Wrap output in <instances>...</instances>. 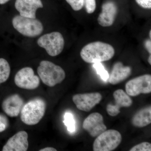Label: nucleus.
Here are the masks:
<instances>
[{"label": "nucleus", "mask_w": 151, "mask_h": 151, "mask_svg": "<svg viewBox=\"0 0 151 151\" xmlns=\"http://www.w3.org/2000/svg\"><path fill=\"white\" fill-rule=\"evenodd\" d=\"M114 47L109 44L97 41L86 45L80 52L82 60L87 63L108 61L115 55Z\"/></svg>", "instance_id": "1"}, {"label": "nucleus", "mask_w": 151, "mask_h": 151, "mask_svg": "<svg viewBox=\"0 0 151 151\" xmlns=\"http://www.w3.org/2000/svg\"><path fill=\"white\" fill-rule=\"evenodd\" d=\"M46 103L43 99L36 98L25 104L20 112L22 122L28 126L39 123L45 114Z\"/></svg>", "instance_id": "2"}, {"label": "nucleus", "mask_w": 151, "mask_h": 151, "mask_svg": "<svg viewBox=\"0 0 151 151\" xmlns=\"http://www.w3.org/2000/svg\"><path fill=\"white\" fill-rule=\"evenodd\" d=\"M37 71L42 82L49 87L60 84L65 77V71L62 68L48 60L41 61Z\"/></svg>", "instance_id": "3"}, {"label": "nucleus", "mask_w": 151, "mask_h": 151, "mask_svg": "<svg viewBox=\"0 0 151 151\" xmlns=\"http://www.w3.org/2000/svg\"><path fill=\"white\" fill-rule=\"evenodd\" d=\"M12 24L14 28L21 34L28 37L40 35L43 30V25L36 18L16 16L13 19Z\"/></svg>", "instance_id": "4"}, {"label": "nucleus", "mask_w": 151, "mask_h": 151, "mask_svg": "<svg viewBox=\"0 0 151 151\" xmlns=\"http://www.w3.org/2000/svg\"><path fill=\"white\" fill-rule=\"evenodd\" d=\"M122 136L116 130H106L97 136L94 141V151H111L118 147L122 142Z\"/></svg>", "instance_id": "5"}, {"label": "nucleus", "mask_w": 151, "mask_h": 151, "mask_svg": "<svg viewBox=\"0 0 151 151\" xmlns=\"http://www.w3.org/2000/svg\"><path fill=\"white\" fill-rule=\"evenodd\" d=\"M38 45L45 50L50 56L58 55L64 48L65 41L62 35L53 32L42 36L37 40Z\"/></svg>", "instance_id": "6"}, {"label": "nucleus", "mask_w": 151, "mask_h": 151, "mask_svg": "<svg viewBox=\"0 0 151 151\" xmlns=\"http://www.w3.org/2000/svg\"><path fill=\"white\" fill-rule=\"evenodd\" d=\"M125 88L127 94L132 97L151 93V75L145 74L131 79L127 82Z\"/></svg>", "instance_id": "7"}, {"label": "nucleus", "mask_w": 151, "mask_h": 151, "mask_svg": "<svg viewBox=\"0 0 151 151\" xmlns=\"http://www.w3.org/2000/svg\"><path fill=\"white\" fill-rule=\"evenodd\" d=\"M15 84L19 88L32 90L37 88L40 84L39 77L35 75L32 68L27 67L19 70L14 77Z\"/></svg>", "instance_id": "8"}, {"label": "nucleus", "mask_w": 151, "mask_h": 151, "mask_svg": "<svg viewBox=\"0 0 151 151\" xmlns=\"http://www.w3.org/2000/svg\"><path fill=\"white\" fill-rule=\"evenodd\" d=\"M102 100V95L98 92L76 94L72 98L78 110L87 112L91 111Z\"/></svg>", "instance_id": "9"}, {"label": "nucleus", "mask_w": 151, "mask_h": 151, "mask_svg": "<svg viewBox=\"0 0 151 151\" xmlns=\"http://www.w3.org/2000/svg\"><path fill=\"white\" fill-rule=\"evenodd\" d=\"M82 127L93 137H97L107 129L103 116L98 113L90 114L84 120Z\"/></svg>", "instance_id": "10"}, {"label": "nucleus", "mask_w": 151, "mask_h": 151, "mask_svg": "<svg viewBox=\"0 0 151 151\" xmlns=\"http://www.w3.org/2000/svg\"><path fill=\"white\" fill-rule=\"evenodd\" d=\"M115 105L109 104L106 107L107 113L111 116H117L120 113V108L129 107L133 103L129 95L122 89L116 90L113 94Z\"/></svg>", "instance_id": "11"}, {"label": "nucleus", "mask_w": 151, "mask_h": 151, "mask_svg": "<svg viewBox=\"0 0 151 151\" xmlns=\"http://www.w3.org/2000/svg\"><path fill=\"white\" fill-rule=\"evenodd\" d=\"M15 7L21 16L36 18L37 11L43 5L41 0H16Z\"/></svg>", "instance_id": "12"}, {"label": "nucleus", "mask_w": 151, "mask_h": 151, "mask_svg": "<svg viewBox=\"0 0 151 151\" xmlns=\"http://www.w3.org/2000/svg\"><path fill=\"white\" fill-rule=\"evenodd\" d=\"M27 133L20 131L9 139L3 147V151H26L28 149Z\"/></svg>", "instance_id": "13"}, {"label": "nucleus", "mask_w": 151, "mask_h": 151, "mask_svg": "<svg viewBox=\"0 0 151 151\" xmlns=\"http://www.w3.org/2000/svg\"><path fill=\"white\" fill-rule=\"evenodd\" d=\"M102 10L97 19L98 24L103 27H111L116 19L118 7L115 3L106 2L102 6Z\"/></svg>", "instance_id": "14"}, {"label": "nucleus", "mask_w": 151, "mask_h": 151, "mask_svg": "<svg viewBox=\"0 0 151 151\" xmlns=\"http://www.w3.org/2000/svg\"><path fill=\"white\" fill-rule=\"evenodd\" d=\"M24 102L22 97L18 94H14L7 97L3 101L2 108L4 113L11 117L19 116Z\"/></svg>", "instance_id": "15"}, {"label": "nucleus", "mask_w": 151, "mask_h": 151, "mask_svg": "<svg viewBox=\"0 0 151 151\" xmlns=\"http://www.w3.org/2000/svg\"><path fill=\"white\" fill-rule=\"evenodd\" d=\"M131 73L132 68L129 66H124L121 62H116L109 75V83L113 85L119 84L128 78Z\"/></svg>", "instance_id": "16"}, {"label": "nucleus", "mask_w": 151, "mask_h": 151, "mask_svg": "<svg viewBox=\"0 0 151 151\" xmlns=\"http://www.w3.org/2000/svg\"><path fill=\"white\" fill-rule=\"evenodd\" d=\"M151 123V106L141 109L135 114L132 119V124L138 128L146 127Z\"/></svg>", "instance_id": "17"}, {"label": "nucleus", "mask_w": 151, "mask_h": 151, "mask_svg": "<svg viewBox=\"0 0 151 151\" xmlns=\"http://www.w3.org/2000/svg\"><path fill=\"white\" fill-rule=\"evenodd\" d=\"M11 72L9 64L6 59L0 58V85L8 79Z\"/></svg>", "instance_id": "18"}, {"label": "nucleus", "mask_w": 151, "mask_h": 151, "mask_svg": "<svg viewBox=\"0 0 151 151\" xmlns=\"http://www.w3.org/2000/svg\"><path fill=\"white\" fill-rule=\"evenodd\" d=\"M63 123L67 127V130L70 133L75 132L76 124L75 120L73 115L69 112H66L64 115V120Z\"/></svg>", "instance_id": "19"}, {"label": "nucleus", "mask_w": 151, "mask_h": 151, "mask_svg": "<svg viewBox=\"0 0 151 151\" xmlns=\"http://www.w3.org/2000/svg\"><path fill=\"white\" fill-rule=\"evenodd\" d=\"M93 64V67L96 70L97 74L100 75L103 81H107L109 78V73L105 70V68L101 62L95 63Z\"/></svg>", "instance_id": "20"}, {"label": "nucleus", "mask_w": 151, "mask_h": 151, "mask_svg": "<svg viewBox=\"0 0 151 151\" xmlns=\"http://www.w3.org/2000/svg\"><path fill=\"white\" fill-rule=\"evenodd\" d=\"M151 144L148 142H144L134 146L130 151H151Z\"/></svg>", "instance_id": "21"}, {"label": "nucleus", "mask_w": 151, "mask_h": 151, "mask_svg": "<svg viewBox=\"0 0 151 151\" xmlns=\"http://www.w3.org/2000/svg\"><path fill=\"white\" fill-rule=\"evenodd\" d=\"M73 10H80L84 6V0H65Z\"/></svg>", "instance_id": "22"}, {"label": "nucleus", "mask_w": 151, "mask_h": 151, "mask_svg": "<svg viewBox=\"0 0 151 151\" xmlns=\"http://www.w3.org/2000/svg\"><path fill=\"white\" fill-rule=\"evenodd\" d=\"M84 6L87 13L92 14L96 10V0H84Z\"/></svg>", "instance_id": "23"}, {"label": "nucleus", "mask_w": 151, "mask_h": 151, "mask_svg": "<svg viewBox=\"0 0 151 151\" xmlns=\"http://www.w3.org/2000/svg\"><path fill=\"white\" fill-rule=\"evenodd\" d=\"M9 125L7 118L3 114H0V133L6 129Z\"/></svg>", "instance_id": "24"}, {"label": "nucleus", "mask_w": 151, "mask_h": 151, "mask_svg": "<svg viewBox=\"0 0 151 151\" xmlns=\"http://www.w3.org/2000/svg\"><path fill=\"white\" fill-rule=\"evenodd\" d=\"M138 5L143 9H151V0H135Z\"/></svg>", "instance_id": "25"}, {"label": "nucleus", "mask_w": 151, "mask_h": 151, "mask_svg": "<svg viewBox=\"0 0 151 151\" xmlns=\"http://www.w3.org/2000/svg\"><path fill=\"white\" fill-rule=\"evenodd\" d=\"M145 47L147 50L148 52L149 53L151 54V40L150 39L147 40L145 42Z\"/></svg>", "instance_id": "26"}, {"label": "nucleus", "mask_w": 151, "mask_h": 151, "mask_svg": "<svg viewBox=\"0 0 151 151\" xmlns=\"http://www.w3.org/2000/svg\"><path fill=\"white\" fill-rule=\"evenodd\" d=\"M56 149L52 147H47L43 149H41L39 151H56Z\"/></svg>", "instance_id": "27"}, {"label": "nucleus", "mask_w": 151, "mask_h": 151, "mask_svg": "<svg viewBox=\"0 0 151 151\" xmlns=\"http://www.w3.org/2000/svg\"><path fill=\"white\" fill-rule=\"evenodd\" d=\"M9 1L10 0H0V4H4Z\"/></svg>", "instance_id": "28"}, {"label": "nucleus", "mask_w": 151, "mask_h": 151, "mask_svg": "<svg viewBox=\"0 0 151 151\" xmlns=\"http://www.w3.org/2000/svg\"><path fill=\"white\" fill-rule=\"evenodd\" d=\"M148 62L149 63V64H150V65H151V55H150V56L149 57L148 59Z\"/></svg>", "instance_id": "29"}, {"label": "nucleus", "mask_w": 151, "mask_h": 151, "mask_svg": "<svg viewBox=\"0 0 151 151\" xmlns=\"http://www.w3.org/2000/svg\"><path fill=\"white\" fill-rule=\"evenodd\" d=\"M149 35H150V39L151 38V31L150 30V33H149Z\"/></svg>", "instance_id": "30"}]
</instances>
